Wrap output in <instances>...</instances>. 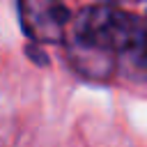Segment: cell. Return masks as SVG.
<instances>
[{
	"mask_svg": "<svg viewBox=\"0 0 147 147\" xmlns=\"http://www.w3.org/2000/svg\"><path fill=\"white\" fill-rule=\"evenodd\" d=\"M142 23L119 9L87 7L74 16L69 28L71 64L87 78H108L119 55H133Z\"/></svg>",
	"mask_w": 147,
	"mask_h": 147,
	"instance_id": "1",
	"label": "cell"
},
{
	"mask_svg": "<svg viewBox=\"0 0 147 147\" xmlns=\"http://www.w3.org/2000/svg\"><path fill=\"white\" fill-rule=\"evenodd\" d=\"M18 21L32 41L57 44L67 39L74 16L62 0H18Z\"/></svg>",
	"mask_w": 147,
	"mask_h": 147,
	"instance_id": "2",
	"label": "cell"
}]
</instances>
